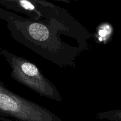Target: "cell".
Here are the masks:
<instances>
[{"instance_id": "1", "label": "cell", "mask_w": 121, "mask_h": 121, "mask_svg": "<svg viewBox=\"0 0 121 121\" xmlns=\"http://www.w3.org/2000/svg\"><path fill=\"white\" fill-rule=\"evenodd\" d=\"M40 11L37 19L25 18L0 8V18L6 22L10 35L20 43L60 67H76L83 52L63 40H75L83 51L88 50L93 34L67 11L47 1L35 0Z\"/></svg>"}, {"instance_id": "2", "label": "cell", "mask_w": 121, "mask_h": 121, "mask_svg": "<svg viewBox=\"0 0 121 121\" xmlns=\"http://www.w3.org/2000/svg\"><path fill=\"white\" fill-rule=\"evenodd\" d=\"M0 54L10 66L12 69L11 76L15 81L34 91L40 96L59 102L62 101V97L57 88L46 78L36 65L6 50H1Z\"/></svg>"}, {"instance_id": "3", "label": "cell", "mask_w": 121, "mask_h": 121, "mask_svg": "<svg viewBox=\"0 0 121 121\" xmlns=\"http://www.w3.org/2000/svg\"><path fill=\"white\" fill-rule=\"evenodd\" d=\"M0 121H63L47 108L11 91L1 80Z\"/></svg>"}, {"instance_id": "4", "label": "cell", "mask_w": 121, "mask_h": 121, "mask_svg": "<svg viewBox=\"0 0 121 121\" xmlns=\"http://www.w3.org/2000/svg\"><path fill=\"white\" fill-rule=\"evenodd\" d=\"M98 118L111 121H121V109L99 113L98 114Z\"/></svg>"}]
</instances>
